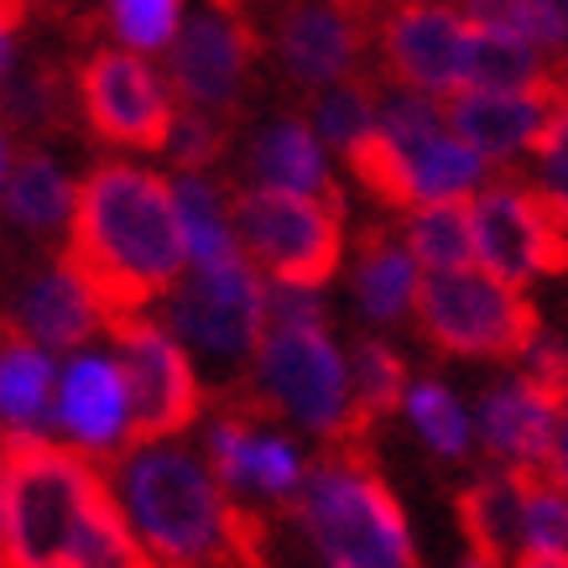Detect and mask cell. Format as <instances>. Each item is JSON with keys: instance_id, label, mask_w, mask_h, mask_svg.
Returning <instances> with one entry per match:
<instances>
[{"instance_id": "1", "label": "cell", "mask_w": 568, "mask_h": 568, "mask_svg": "<svg viewBox=\"0 0 568 568\" xmlns=\"http://www.w3.org/2000/svg\"><path fill=\"white\" fill-rule=\"evenodd\" d=\"M0 568H152L94 459L0 438Z\"/></svg>"}, {"instance_id": "2", "label": "cell", "mask_w": 568, "mask_h": 568, "mask_svg": "<svg viewBox=\"0 0 568 568\" xmlns=\"http://www.w3.org/2000/svg\"><path fill=\"white\" fill-rule=\"evenodd\" d=\"M63 261L94 287L110 318L146 313V303L168 297L189 272L168 178L136 162L89 168Z\"/></svg>"}, {"instance_id": "3", "label": "cell", "mask_w": 568, "mask_h": 568, "mask_svg": "<svg viewBox=\"0 0 568 568\" xmlns=\"http://www.w3.org/2000/svg\"><path fill=\"white\" fill-rule=\"evenodd\" d=\"M152 568H235L251 548V511L224 496L183 444H131L104 475Z\"/></svg>"}, {"instance_id": "4", "label": "cell", "mask_w": 568, "mask_h": 568, "mask_svg": "<svg viewBox=\"0 0 568 568\" xmlns=\"http://www.w3.org/2000/svg\"><path fill=\"white\" fill-rule=\"evenodd\" d=\"M287 517L324 568H423L407 517L365 448H324Z\"/></svg>"}, {"instance_id": "5", "label": "cell", "mask_w": 568, "mask_h": 568, "mask_svg": "<svg viewBox=\"0 0 568 568\" xmlns=\"http://www.w3.org/2000/svg\"><path fill=\"white\" fill-rule=\"evenodd\" d=\"M349 168L381 204L392 209H433V204H469L485 189V156L448 131L438 100L396 89L376 110V131L349 152Z\"/></svg>"}, {"instance_id": "6", "label": "cell", "mask_w": 568, "mask_h": 568, "mask_svg": "<svg viewBox=\"0 0 568 568\" xmlns=\"http://www.w3.org/2000/svg\"><path fill=\"white\" fill-rule=\"evenodd\" d=\"M256 407L287 417L328 448H365L355 433V386L349 361L328 339V324H266L251 361Z\"/></svg>"}, {"instance_id": "7", "label": "cell", "mask_w": 568, "mask_h": 568, "mask_svg": "<svg viewBox=\"0 0 568 568\" xmlns=\"http://www.w3.org/2000/svg\"><path fill=\"white\" fill-rule=\"evenodd\" d=\"M235 245L256 276L272 287L318 293L345 256V204L339 199H297V193L245 189L230 199Z\"/></svg>"}, {"instance_id": "8", "label": "cell", "mask_w": 568, "mask_h": 568, "mask_svg": "<svg viewBox=\"0 0 568 568\" xmlns=\"http://www.w3.org/2000/svg\"><path fill=\"white\" fill-rule=\"evenodd\" d=\"M413 313L428 345H438L444 355H465V361H517L542 328L532 303L500 287L480 266L454 276H423Z\"/></svg>"}, {"instance_id": "9", "label": "cell", "mask_w": 568, "mask_h": 568, "mask_svg": "<svg viewBox=\"0 0 568 568\" xmlns=\"http://www.w3.org/2000/svg\"><path fill=\"white\" fill-rule=\"evenodd\" d=\"M162 328L189 349V361L199 355L220 371H241L245 361H256L266 334V282L245 261L183 272V282L168 293Z\"/></svg>"}, {"instance_id": "10", "label": "cell", "mask_w": 568, "mask_h": 568, "mask_svg": "<svg viewBox=\"0 0 568 568\" xmlns=\"http://www.w3.org/2000/svg\"><path fill=\"white\" fill-rule=\"evenodd\" d=\"M469 230H475V266L511 293H521L532 276L568 272L564 209L527 183H490L475 193Z\"/></svg>"}, {"instance_id": "11", "label": "cell", "mask_w": 568, "mask_h": 568, "mask_svg": "<svg viewBox=\"0 0 568 568\" xmlns=\"http://www.w3.org/2000/svg\"><path fill=\"white\" fill-rule=\"evenodd\" d=\"M110 339H115L110 355H115L125 392H131L136 444H173L183 428H193V417L204 407V386H199L189 349L152 313L110 318Z\"/></svg>"}, {"instance_id": "12", "label": "cell", "mask_w": 568, "mask_h": 568, "mask_svg": "<svg viewBox=\"0 0 568 568\" xmlns=\"http://www.w3.org/2000/svg\"><path fill=\"white\" fill-rule=\"evenodd\" d=\"M79 110L94 125V136H104L110 146H136V152H162L168 125H173L178 104L168 79L121 48H100L79 63Z\"/></svg>"}, {"instance_id": "13", "label": "cell", "mask_w": 568, "mask_h": 568, "mask_svg": "<svg viewBox=\"0 0 568 568\" xmlns=\"http://www.w3.org/2000/svg\"><path fill=\"white\" fill-rule=\"evenodd\" d=\"M381 63L407 94L454 100L469 73V17L454 6H396L376 32Z\"/></svg>"}, {"instance_id": "14", "label": "cell", "mask_w": 568, "mask_h": 568, "mask_svg": "<svg viewBox=\"0 0 568 568\" xmlns=\"http://www.w3.org/2000/svg\"><path fill=\"white\" fill-rule=\"evenodd\" d=\"M251 58H256V27L230 6H209L178 27V42L168 48V89H178V100L204 115L230 110L251 73Z\"/></svg>"}, {"instance_id": "15", "label": "cell", "mask_w": 568, "mask_h": 568, "mask_svg": "<svg viewBox=\"0 0 568 568\" xmlns=\"http://www.w3.org/2000/svg\"><path fill=\"white\" fill-rule=\"evenodd\" d=\"M52 428L58 444L73 454H125L136 438L131 423V392L110 349H79L63 371H58V392H52Z\"/></svg>"}, {"instance_id": "16", "label": "cell", "mask_w": 568, "mask_h": 568, "mask_svg": "<svg viewBox=\"0 0 568 568\" xmlns=\"http://www.w3.org/2000/svg\"><path fill=\"white\" fill-rule=\"evenodd\" d=\"M204 448H209V475L224 485V496H266V500H287L303 490V454L287 433L266 428L256 423L251 413H220L209 423L204 433Z\"/></svg>"}, {"instance_id": "17", "label": "cell", "mask_w": 568, "mask_h": 568, "mask_svg": "<svg viewBox=\"0 0 568 568\" xmlns=\"http://www.w3.org/2000/svg\"><path fill=\"white\" fill-rule=\"evenodd\" d=\"M568 94V63L564 73L542 89H527V94H454L448 100V131L465 141L475 156L485 162H500V156H517V152H537L542 136L552 131L558 110H564Z\"/></svg>"}, {"instance_id": "18", "label": "cell", "mask_w": 568, "mask_h": 568, "mask_svg": "<svg viewBox=\"0 0 568 568\" xmlns=\"http://www.w3.org/2000/svg\"><path fill=\"white\" fill-rule=\"evenodd\" d=\"M365 42H371V27L349 6H293L276 21V58L308 89L345 84L361 63Z\"/></svg>"}, {"instance_id": "19", "label": "cell", "mask_w": 568, "mask_h": 568, "mask_svg": "<svg viewBox=\"0 0 568 568\" xmlns=\"http://www.w3.org/2000/svg\"><path fill=\"white\" fill-rule=\"evenodd\" d=\"M100 328H110V313L69 261H52L17 297V334L48 355L52 349H84Z\"/></svg>"}, {"instance_id": "20", "label": "cell", "mask_w": 568, "mask_h": 568, "mask_svg": "<svg viewBox=\"0 0 568 568\" xmlns=\"http://www.w3.org/2000/svg\"><path fill=\"white\" fill-rule=\"evenodd\" d=\"M558 407L548 392H537L532 381H500L480 396V417L475 433L485 438V448L496 454V469H548L552 428H558Z\"/></svg>"}, {"instance_id": "21", "label": "cell", "mask_w": 568, "mask_h": 568, "mask_svg": "<svg viewBox=\"0 0 568 568\" xmlns=\"http://www.w3.org/2000/svg\"><path fill=\"white\" fill-rule=\"evenodd\" d=\"M251 173L256 189L297 193V199H339L334 178H328V156L308 121H272L251 141Z\"/></svg>"}, {"instance_id": "22", "label": "cell", "mask_w": 568, "mask_h": 568, "mask_svg": "<svg viewBox=\"0 0 568 568\" xmlns=\"http://www.w3.org/2000/svg\"><path fill=\"white\" fill-rule=\"evenodd\" d=\"M58 365L48 349L27 345L21 334L0 339V428L6 438H48Z\"/></svg>"}, {"instance_id": "23", "label": "cell", "mask_w": 568, "mask_h": 568, "mask_svg": "<svg viewBox=\"0 0 568 568\" xmlns=\"http://www.w3.org/2000/svg\"><path fill=\"white\" fill-rule=\"evenodd\" d=\"M73 204H79V183L63 173V162L48 152H21L6 173L0 189V209L6 220L27 230V235H52V230H69Z\"/></svg>"}, {"instance_id": "24", "label": "cell", "mask_w": 568, "mask_h": 568, "mask_svg": "<svg viewBox=\"0 0 568 568\" xmlns=\"http://www.w3.org/2000/svg\"><path fill=\"white\" fill-rule=\"evenodd\" d=\"M178 209V230H183V251H189V272L209 266H230L245 261L235 245V220H230V199L209 173H178L168 178Z\"/></svg>"}, {"instance_id": "25", "label": "cell", "mask_w": 568, "mask_h": 568, "mask_svg": "<svg viewBox=\"0 0 568 568\" xmlns=\"http://www.w3.org/2000/svg\"><path fill=\"white\" fill-rule=\"evenodd\" d=\"M459 506V527L469 537V552L485 564H506L517 542V521H521V480L517 469H485L454 496Z\"/></svg>"}, {"instance_id": "26", "label": "cell", "mask_w": 568, "mask_h": 568, "mask_svg": "<svg viewBox=\"0 0 568 568\" xmlns=\"http://www.w3.org/2000/svg\"><path fill=\"white\" fill-rule=\"evenodd\" d=\"M564 73V63H552L548 52L527 48L521 37H506L496 27H475L469 21V73L465 89L475 94H527L542 89Z\"/></svg>"}, {"instance_id": "27", "label": "cell", "mask_w": 568, "mask_h": 568, "mask_svg": "<svg viewBox=\"0 0 568 568\" xmlns=\"http://www.w3.org/2000/svg\"><path fill=\"white\" fill-rule=\"evenodd\" d=\"M417 287H423V272L413 266L407 245L396 235H371L361 245V261H355V303H361L365 318L376 324H396L417 308Z\"/></svg>"}, {"instance_id": "28", "label": "cell", "mask_w": 568, "mask_h": 568, "mask_svg": "<svg viewBox=\"0 0 568 568\" xmlns=\"http://www.w3.org/2000/svg\"><path fill=\"white\" fill-rule=\"evenodd\" d=\"M402 245L417 272L454 276L475 272V230H469V204H433L413 209L402 224Z\"/></svg>"}, {"instance_id": "29", "label": "cell", "mask_w": 568, "mask_h": 568, "mask_svg": "<svg viewBox=\"0 0 568 568\" xmlns=\"http://www.w3.org/2000/svg\"><path fill=\"white\" fill-rule=\"evenodd\" d=\"M349 386H355V433L365 444L386 417L402 413L413 376H407V361L386 339H361L355 355H349Z\"/></svg>"}, {"instance_id": "30", "label": "cell", "mask_w": 568, "mask_h": 568, "mask_svg": "<svg viewBox=\"0 0 568 568\" xmlns=\"http://www.w3.org/2000/svg\"><path fill=\"white\" fill-rule=\"evenodd\" d=\"M402 413H407L417 438H423L438 459H465L469 444H475V423H469V413L459 407V396L448 392L444 381H413Z\"/></svg>"}, {"instance_id": "31", "label": "cell", "mask_w": 568, "mask_h": 568, "mask_svg": "<svg viewBox=\"0 0 568 568\" xmlns=\"http://www.w3.org/2000/svg\"><path fill=\"white\" fill-rule=\"evenodd\" d=\"M376 89L361 84V79H345V84H334L318 94V104H313V121L308 131L318 136V146H334V152H355L371 131H376Z\"/></svg>"}, {"instance_id": "32", "label": "cell", "mask_w": 568, "mask_h": 568, "mask_svg": "<svg viewBox=\"0 0 568 568\" xmlns=\"http://www.w3.org/2000/svg\"><path fill=\"white\" fill-rule=\"evenodd\" d=\"M465 17L475 27L521 37L527 48L548 52V58L568 48V6H552V0H485V6H469Z\"/></svg>"}, {"instance_id": "33", "label": "cell", "mask_w": 568, "mask_h": 568, "mask_svg": "<svg viewBox=\"0 0 568 568\" xmlns=\"http://www.w3.org/2000/svg\"><path fill=\"white\" fill-rule=\"evenodd\" d=\"M521 480V552H568V490L548 469H517Z\"/></svg>"}, {"instance_id": "34", "label": "cell", "mask_w": 568, "mask_h": 568, "mask_svg": "<svg viewBox=\"0 0 568 568\" xmlns=\"http://www.w3.org/2000/svg\"><path fill=\"white\" fill-rule=\"evenodd\" d=\"M104 27L121 37V52H168L183 27V6L178 0H115L104 11Z\"/></svg>"}, {"instance_id": "35", "label": "cell", "mask_w": 568, "mask_h": 568, "mask_svg": "<svg viewBox=\"0 0 568 568\" xmlns=\"http://www.w3.org/2000/svg\"><path fill=\"white\" fill-rule=\"evenodd\" d=\"M162 152L178 162V173H204L209 162H220L224 152V125L204 110H178L173 125H168V141H162Z\"/></svg>"}, {"instance_id": "36", "label": "cell", "mask_w": 568, "mask_h": 568, "mask_svg": "<svg viewBox=\"0 0 568 568\" xmlns=\"http://www.w3.org/2000/svg\"><path fill=\"white\" fill-rule=\"evenodd\" d=\"M58 104H63V94H58V84H52V73H6V84H0V115L17 125H48L58 121Z\"/></svg>"}, {"instance_id": "37", "label": "cell", "mask_w": 568, "mask_h": 568, "mask_svg": "<svg viewBox=\"0 0 568 568\" xmlns=\"http://www.w3.org/2000/svg\"><path fill=\"white\" fill-rule=\"evenodd\" d=\"M537 162H542V173H537V193H548L552 204L564 209V220H568V94H564V110H558L552 131L542 136V146H537Z\"/></svg>"}, {"instance_id": "38", "label": "cell", "mask_w": 568, "mask_h": 568, "mask_svg": "<svg viewBox=\"0 0 568 568\" xmlns=\"http://www.w3.org/2000/svg\"><path fill=\"white\" fill-rule=\"evenodd\" d=\"M266 324H324L318 293H303V287H266Z\"/></svg>"}, {"instance_id": "39", "label": "cell", "mask_w": 568, "mask_h": 568, "mask_svg": "<svg viewBox=\"0 0 568 568\" xmlns=\"http://www.w3.org/2000/svg\"><path fill=\"white\" fill-rule=\"evenodd\" d=\"M11 69H17V11L0 6V84H6Z\"/></svg>"}, {"instance_id": "40", "label": "cell", "mask_w": 568, "mask_h": 568, "mask_svg": "<svg viewBox=\"0 0 568 568\" xmlns=\"http://www.w3.org/2000/svg\"><path fill=\"white\" fill-rule=\"evenodd\" d=\"M517 568H568V552H517Z\"/></svg>"}, {"instance_id": "41", "label": "cell", "mask_w": 568, "mask_h": 568, "mask_svg": "<svg viewBox=\"0 0 568 568\" xmlns=\"http://www.w3.org/2000/svg\"><path fill=\"white\" fill-rule=\"evenodd\" d=\"M11 162H17V156H11V141H6V131H0V189H6V173H11Z\"/></svg>"}, {"instance_id": "42", "label": "cell", "mask_w": 568, "mask_h": 568, "mask_svg": "<svg viewBox=\"0 0 568 568\" xmlns=\"http://www.w3.org/2000/svg\"><path fill=\"white\" fill-rule=\"evenodd\" d=\"M459 568H500V564H485V558H475V552H469V558H465Z\"/></svg>"}]
</instances>
